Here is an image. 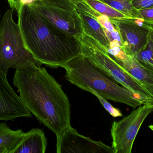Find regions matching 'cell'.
I'll use <instances>...</instances> for the list:
<instances>
[{
    "label": "cell",
    "instance_id": "ba28073f",
    "mask_svg": "<svg viewBox=\"0 0 153 153\" xmlns=\"http://www.w3.org/2000/svg\"><path fill=\"white\" fill-rule=\"evenodd\" d=\"M30 112L11 87L7 75L0 71V121L30 117Z\"/></svg>",
    "mask_w": 153,
    "mask_h": 153
},
{
    "label": "cell",
    "instance_id": "52a82bcc",
    "mask_svg": "<svg viewBox=\"0 0 153 153\" xmlns=\"http://www.w3.org/2000/svg\"><path fill=\"white\" fill-rule=\"evenodd\" d=\"M57 153H114L111 146L77 133L71 126L56 137Z\"/></svg>",
    "mask_w": 153,
    "mask_h": 153
},
{
    "label": "cell",
    "instance_id": "9a60e30c",
    "mask_svg": "<svg viewBox=\"0 0 153 153\" xmlns=\"http://www.w3.org/2000/svg\"><path fill=\"white\" fill-rule=\"evenodd\" d=\"M140 18L147 25L153 26V8H145L138 10Z\"/></svg>",
    "mask_w": 153,
    "mask_h": 153
},
{
    "label": "cell",
    "instance_id": "7a4b0ae2",
    "mask_svg": "<svg viewBox=\"0 0 153 153\" xmlns=\"http://www.w3.org/2000/svg\"><path fill=\"white\" fill-rule=\"evenodd\" d=\"M62 67L66 71V80L82 90L88 92L94 90L106 100L123 103L134 109L145 104L83 55Z\"/></svg>",
    "mask_w": 153,
    "mask_h": 153
},
{
    "label": "cell",
    "instance_id": "ac0fdd59",
    "mask_svg": "<svg viewBox=\"0 0 153 153\" xmlns=\"http://www.w3.org/2000/svg\"><path fill=\"white\" fill-rule=\"evenodd\" d=\"M88 19V24L90 25V27H91L94 31H99L101 29V24L99 23L98 21L96 20L95 19H92L91 18V19Z\"/></svg>",
    "mask_w": 153,
    "mask_h": 153
},
{
    "label": "cell",
    "instance_id": "2e32d148",
    "mask_svg": "<svg viewBox=\"0 0 153 153\" xmlns=\"http://www.w3.org/2000/svg\"><path fill=\"white\" fill-rule=\"evenodd\" d=\"M132 4L137 10L153 8V0H131Z\"/></svg>",
    "mask_w": 153,
    "mask_h": 153
},
{
    "label": "cell",
    "instance_id": "6da1fadb",
    "mask_svg": "<svg viewBox=\"0 0 153 153\" xmlns=\"http://www.w3.org/2000/svg\"><path fill=\"white\" fill-rule=\"evenodd\" d=\"M13 85L31 114L56 137L71 126V105L62 86L44 67L16 70Z\"/></svg>",
    "mask_w": 153,
    "mask_h": 153
},
{
    "label": "cell",
    "instance_id": "ffe728a7",
    "mask_svg": "<svg viewBox=\"0 0 153 153\" xmlns=\"http://www.w3.org/2000/svg\"><path fill=\"white\" fill-rule=\"evenodd\" d=\"M9 5L12 9L17 10L19 6V0H7Z\"/></svg>",
    "mask_w": 153,
    "mask_h": 153
},
{
    "label": "cell",
    "instance_id": "4fadbf2b",
    "mask_svg": "<svg viewBox=\"0 0 153 153\" xmlns=\"http://www.w3.org/2000/svg\"><path fill=\"white\" fill-rule=\"evenodd\" d=\"M87 2L98 12L109 16L114 19H120L122 16V13L111 6H108V4L107 5L104 4V3L93 0L87 1Z\"/></svg>",
    "mask_w": 153,
    "mask_h": 153
},
{
    "label": "cell",
    "instance_id": "3957f363",
    "mask_svg": "<svg viewBox=\"0 0 153 153\" xmlns=\"http://www.w3.org/2000/svg\"><path fill=\"white\" fill-rule=\"evenodd\" d=\"M14 9H8L0 20V71L7 75L16 70L41 66L25 46L19 27L13 18Z\"/></svg>",
    "mask_w": 153,
    "mask_h": 153
},
{
    "label": "cell",
    "instance_id": "277c9868",
    "mask_svg": "<svg viewBox=\"0 0 153 153\" xmlns=\"http://www.w3.org/2000/svg\"><path fill=\"white\" fill-rule=\"evenodd\" d=\"M81 49L82 55L88 57L102 72L145 103L153 101V97L150 92L116 62L102 46L85 44L81 46Z\"/></svg>",
    "mask_w": 153,
    "mask_h": 153
},
{
    "label": "cell",
    "instance_id": "d6986e66",
    "mask_svg": "<svg viewBox=\"0 0 153 153\" xmlns=\"http://www.w3.org/2000/svg\"><path fill=\"white\" fill-rule=\"evenodd\" d=\"M110 33L112 41L114 40H117V41L120 42V43H121V44H122L121 37H120V34L118 31L115 29V30L110 32Z\"/></svg>",
    "mask_w": 153,
    "mask_h": 153
},
{
    "label": "cell",
    "instance_id": "44dd1931",
    "mask_svg": "<svg viewBox=\"0 0 153 153\" xmlns=\"http://www.w3.org/2000/svg\"><path fill=\"white\" fill-rule=\"evenodd\" d=\"M36 0H19V4L23 5H30L31 4L36 1Z\"/></svg>",
    "mask_w": 153,
    "mask_h": 153
},
{
    "label": "cell",
    "instance_id": "5b68a950",
    "mask_svg": "<svg viewBox=\"0 0 153 153\" xmlns=\"http://www.w3.org/2000/svg\"><path fill=\"white\" fill-rule=\"evenodd\" d=\"M153 111V104H144L119 121L111 128L114 153H131L138 131L147 117Z\"/></svg>",
    "mask_w": 153,
    "mask_h": 153
},
{
    "label": "cell",
    "instance_id": "e0dca14e",
    "mask_svg": "<svg viewBox=\"0 0 153 153\" xmlns=\"http://www.w3.org/2000/svg\"><path fill=\"white\" fill-rule=\"evenodd\" d=\"M97 21L102 27H104L107 31L109 32H111L115 30V29L113 24L109 20L108 16L104 14L100 15L97 17Z\"/></svg>",
    "mask_w": 153,
    "mask_h": 153
},
{
    "label": "cell",
    "instance_id": "7c38bea8",
    "mask_svg": "<svg viewBox=\"0 0 153 153\" xmlns=\"http://www.w3.org/2000/svg\"><path fill=\"white\" fill-rule=\"evenodd\" d=\"M134 57L140 63L153 71V30L148 36L146 47Z\"/></svg>",
    "mask_w": 153,
    "mask_h": 153
},
{
    "label": "cell",
    "instance_id": "5bb4252c",
    "mask_svg": "<svg viewBox=\"0 0 153 153\" xmlns=\"http://www.w3.org/2000/svg\"><path fill=\"white\" fill-rule=\"evenodd\" d=\"M88 92L91 93L92 94H94V96L97 97V99L100 101L101 104L102 105L104 109L112 117L116 118L119 117H122L123 116L122 113L119 109L117 108L114 107L108 102L107 101L106 99L100 96L97 92L95 91L92 90H90Z\"/></svg>",
    "mask_w": 153,
    "mask_h": 153
},
{
    "label": "cell",
    "instance_id": "8992f818",
    "mask_svg": "<svg viewBox=\"0 0 153 153\" xmlns=\"http://www.w3.org/2000/svg\"><path fill=\"white\" fill-rule=\"evenodd\" d=\"M113 22L120 34L122 49L127 55L134 56L145 49L152 26L145 23L139 25L135 18L114 19Z\"/></svg>",
    "mask_w": 153,
    "mask_h": 153
},
{
    "label": "cell",
    "instance_id": "30bf717a",
    "mask_svg": "<svg viewBox=\"0 0 153 153\" xmlns=\"http://www.w3.org/2000/svg\"><path fill=\"white\" fill-rule=\"evenodd\" d=\"M121 66L140 82L153 96V71L140 63L134 56H128Z\"/></svg>",
    "mask_w": 153,
    "mask_h": 153
},
{
    "label": "cell",
    "instance_id": "9c48e42d",
    "mask_svg": "<svg viewBox=\"0 0 153 153\" xmlns=\"http://www.w3.org/2000/svg\"><path fill=\"white\" fill-rule=\"evenodd\" d=\"M47 145L44 131L33 128L25 133L23 139L13 153H45Z\"/></svg>",
    "mask_w": 153,
    "mask_h": 153
},
{
    "label": "cell",
    "instance_id": "8fae6325",
    "mask_svg": "<svg viewBox=\"0 0 153 153\" xmlns=\"http://www.w3.org/2000/svg\"><path fill=\"white\" fill-rule=\"evenodd\" d=\"M22 129L13 130L5 123H0V147L6 149L8 153H13L25 135Z\"/></svg>",
    "mask_w": 153,
    "mask_h": 153
}]
</instances>
